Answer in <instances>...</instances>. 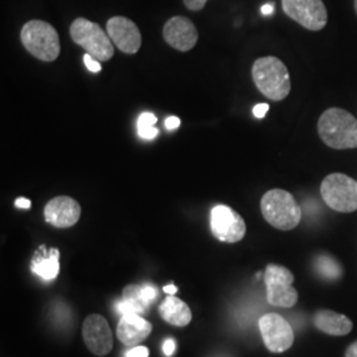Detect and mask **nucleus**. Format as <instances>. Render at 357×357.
<instances>
[{
  "instance_id": "nucleus-24",
  "label": "nucleus",
  "mask_w": 357,
  "mask_h": 357,
  "mask_svg": "<svg viewBox=\"0 0 357 357\" xmlns=\"http://www.w3.org/2000/svg\"><path fill=\"white\" fill-rule=\"evenodd\" d=\"M142 287H143V294L147 298V301L150 303H153V301L158 298V289L151 283H143Z\"/></svg>"
},
{
  "instance_id": "nucleus-19",
  "label": "nucleus",
  "mask_w": 357,
  "mask_h": 357,
  "mask_svg": "<svg viewBox=\"0 0 357 357\" xmlns=\"http://www.w3.org/2000/svg\"><path fill=\"white\" fill-rule=\"evenodd\" d=\"M314 321L317 328H319L320 331L333 335V336H343L352 330L351 320L348 319L345 315L337 314L330 310L318 311Z\"/></svg>"
},
{
  "instance_id": "nucleus-18",
  "label": "nucleus",
  "mask_w": 357,
  "mask_h": 357,
  "mask_svg": "<svg viewBox=\"0 0 357 357\" xmlns=\"http://www.w3.org/2000/svg\"><path fill=\"white\" fill-rule=\"evenodd\" d=\"M159 314L165 321L175 327H185L192 320L191 308L175 295H167L159 307Z\"/></svg>"
},
{
  "instance_id": "nucleus-31",
  "label": "nucleus",
  "mask_w": 357,
  "mask_h": 357,
  "mask_svg": "<svg viewBox=\"0 0 357 357\" xmlns=\"http://www.w3.org/2000/svg\"><path fill=\"white\" fill-rule=\"evenodd\" d=\"M261 13H262V15H265V16L271 15V13H274V4H273V3H268V4L262 6V8H261Z\"/></svg>"
},
{
  "instance_id": "nucleus-30",
  "label": "nucleus",
  "mask_w": 357,
  "mask_h": 357,
  "mask_svg": "<svg viewBox=\"0 0 357 357\" xmlns=\"http://www.w3.org/2000/svg\"><path fill=\"white\" fill-rule=\"evenodd\" d=\"M345 357H357V342L349 345V348L345 352Z\"/></svg>"
},
{
  "instance_id": "nucleus-15",
  "label": "nucleus",
  "mask_w": 357,
  "mask_h": 357,
  "mask_svg": "<svg viewBox=\"0 0 357 357\" xmlns=\"http://www.w3.org/2000/svg\"><path fill=\"white\" fill-rule=\"evenodd\" d=\"M153 331V326L138 314L123 315L116 327V336L128 347L142 344Z\"/></svg>"
},
{
  "instance_id": "nucleus-10",
  "label": "nucleus",
  "mask_w": 357,
  "mask_h": 357,
  "mask_svg": "<svg viewBox=\"0 0 357 357\" xmlns=\"http://www.w3.org/2000/svg\"><path fill=\"white\" fill-rule=\"evenodd\" d=\"M258 327L262 335L264 343L270 352L282 354L294 343V330L290 323L278 314H266L259 321Z\"/></svg>"
},
{
  "instance_id": "nucleus-14",
  "label": "nucleus",
  "mask_w": 357,
  "mask_h": 357,
  "mask_svg": "<svg viewBox=\"0 0 357 357\" xmlns=\"http://www.w3.org/2000/svg\"><path fill=\"white\" fill-rule=\"evenodd\" d=\"M44 217L45 221L54 228H70L76 225L81 217V206L69 196H57L45 205Z\"/></svg>"
},
{
  "instance_id": "nucleus-27",
  "label": "nucleus",
  "mask_w": 357,
  "mask_h": 357,
  "mask_svg": "<svg viewBox=\"0 0 357 357\" xmlns=\"http://www.w3.org/2000/svg\"><path fill=\"white\" fill-rule=\"evenodd\" d=\"M268 103H258V105H255V107H253V114L258 119H262L265 115L268 114Z\"/></svg>"
},
{
  "instance_id": "nucleus-16",
  "label": "nucleus",
  "mask_w": 357,
  "mask_h": 357,
  "mask_svg": "<svg viewBox=\"0 0 357 357\" xmlns=\"http://www.w3.org/2000/svg\"><path fill=\"white\" fill-rule=\"evenodd\" d=\"M31 270L43 281L56 280L60 273V250L52 248L48 252L47 246L41 245L31 262Z\"/></svg>"
},
{
  "instance_id": "nucleus-20",
  "label": "nucleus",
  "mask_w": 357,
  "mask_h": 357,
  "mask_svg": "<svg viewBox=\"0 0 357 357\" xmlns=\"http://www.w3.org/2000/svg\"><path fill=\"white\" fill-rule=\"evenodd\" d=\"M156 122H158V118L153 113L146 112L139 115L137 128H138V134L142 139L153 141V138H156V135L159 132V130L155 128Z\"/></svg>"
},
{
  "instance_id": "nucleus-3",
  "label": "nucleus",
  "mask_w": 357,
  "mask_h": 357,
  "mask_svg": "<svg viewBox=\"0 0 357 357\" xmlns=\"http://www.w3.org/2000/svg\"><path fill=\"white\" fill-rule=\"evenodd\" d=\"M261 212L275 229L291 230L302 220V209L290 192L270 190L261 199Z\"/></svg>"
},
{
  "instance_id": "nucleus-9",
  "label": "nucleus",
  "mask_w": 357,
  "mask_h": 357,
  "mask_svg": "<svg viewBox=\"0 0 357 357\" xmlns=\"http://www.w3.org/2000/svg\"><path fill=\"white\" fill-rule=\"evenodd\" d=\"M284 13L308 31H320L327 26L328 13L321 0H282Z\"/></svg>"
},
{
  "instance_id": "nucleus-32",
  "label": "nucleus",
  "mask_w": 357,
  "mask_h": 357,
  "mask_svg": "<svg viewBox=\"0 0 357 357\" xmlns=\"http://www.w3.org/2000/svg\"><path fill=\"white\" fill-rule=\"evenodd\" d=\"M165 293L168 295H174V294L178 293V287L175 284H168L165 287Z\"/></svg>"
},
{
  "instance_id": "nucleus-21",
  "label": "nucleus",
  "mask_w": 357,
  "mask_h": 357,
  "mask_svg": "<svg viewBox=\"0 0 357 357\" xmlns=\"http://www.w3.org/2000/svg\"><path fill=\"white\" fill-rule=\"evenodd\" d=\"M317 270L320 275H323L327 280H337L342 275L340 265L328 255H320L317 259Z\"/></svg>"
},
{
  "instance_id": "nucleus-22",
  "label": "nucleus",
  "mask_w": 357,
  "mask_h": 357,
  "mask_svg": "<svg viewBox=\"0 0 357 357\" xmlns=\"http://www.w3.org/2000/svg\"><path fill=\"white\" fill-rule=\"evenodd\" d=\"M84 63L86 65V68L89 69L91 73H100L101 70H102V66H101V63L98 61V60H96L94 57H91L89 53H86V54H84Z\"/></svg>"
},
{
  "instance_id": "nucleus-8",
  "label": "nucleus",
  "mask_w": 357,
  "mask_h": 357,
  "mask_svg": "<svg viewBox=\"0 0 357 357\" xmlns=\"http://www.w3.org/2000/svg\"><path fill=\"white\" fill-rule=\"evenodd\" d=\"M211 230L221 243H238L246 234V224L241 215L233 208L216 205L211 211Z\"/></svg>"
},
{
  "instance_id": "nucleus-12",
  "label": "nucleus",
  "mask_w": 357,
  "mask_h": 357,
  "mask_svg": "<svg viewBox=\"0 0 357 357\" xmlns=\"http://www.w3.org/2000/svg\"><path fill=\"white\" fill-rule=\"evenodd\" d=\"M82 336L86 347L97 356H106L113 348V333L107 320L91 314L82 324Z\"/></svg>"
},
{
  "instance_id": "nucleus-4",
  "label": "nucleus",
  "mask_w": 357,
  "mask_h": 357,
  "mask_svg": "<svg viewBox=\"0 0 357 357\" xmlns=\"http://www.w3.org/2000/svg\"><path fill=\"white\" fill-rule=\"evenodd\" d=\"M20 40L26 52L44 63L54 61L61 53L60 38L56 28L43 20H31L26 23L22 28Z\"/></svg>"
},
{
  "instance_id": "nucleus-2",
  "label": "nucleus",
  "mask_w": 357,
  "mask_h": 357,
  "mask_svg": "<svg viewBox=\"0 0 357 357\" xmlns=\"http://www.w3.org/2000/svg\"><path fill=\"white\" fill-rule=\"evenodd\" d=\"M252 77L257 89L271 101H282L290 94V73L278 57L257 59L252 66Z\"/></svg>"
},
{
  "instance_id": "nucleus-26",
  "label": "nucleus",
  "mask_w": 357,
  "mask_h": 357,
  "mask_svg": "<svg viewBox=\"0 0 357 357\" xmlns=\"http://www.w3.org/2000/svg\"><path fill=\"white\" fill-rule=\"evenodd\" d=\"M176 351V342L172 337H168L163 343V352L167 357H171Z\"/></svg>"
},
{
  "instance_id": "nucleus-11",
  "label": "nucleus",
  "mask_w": 357,
  "mask_h": 357,
  "mask_svg": "<svg viewBox=\"0 0 357 357\" xmlns=\"http://www.w3.org/2000/svg\"><path fill=\"white\" fill-rule=\"evenodd\" d=\"M106 32L119 51L126 54H135L141 50V31L128 17L114 16L109 19L106 24Z\"/></svg>"
},
{
  "instance_id": "nucleus-1",
  "label": "nucleus",
  "mask_w": 357,
  "mask_h": 357,
  "mask_svg": "<svg viewBox=\"0 0 357 357\" xmlns=\"http://www.w3.org/2000/svg\"><path fill=\"white\" fill-rule=\"evenodd\" d=\"M320 139L333 150L357 147V119L344 109L332 107L318 121Z\"/></svg>"
},
{
  "instance_id": "nucleus-23",
  "label": "nucleus",
  "mask_w": 357,
  "mask_h": 357,
  "mask_svg": "<svg viewBox=\"0 0 357 357\" xmlns=\"http://www.w3.org/2000/svg\"><path fill=\"white\" fill-rule=\"evenodd\" d=\"M149 355H150V352H149L147 347L137 345V347L130 348L128 351H126L125 357H149Z\"/></svg>"
},
{
  "instance_id": "nucleus-5",
  "label": "nucleus",
  "mask_w": 357,
  "mask_h": 357,
  "mask_svg": "<svg viewBox=\"0 0 357 357\" xmlns=\"http://www.w3.org/2000/svg\"><path fill=\"white\" fill-rule=\"evenodd\" d=\"M70 38L91 57L101 61H109L114 56V45L110 36L101 26L85 17H77L69 28Z\"/></svg>"
},
{
  "instance_id": "nucleus-28",
  "label": "nucleus",
  "mask_w": 357,
  "mask_h": 357,
  "mask_svg": "<svg viewBox=\"0 0 357 357\" xmlns=\"http://www.w3.org/2000/svg\"><path fill=\"white\" fill-rule=\"evenodd\" d=\"M165 126H166L168 131H172V130H176L180 126V119L178 116H168L165 121Z\"/></svg>"
},
{
  "instance_id": "nucleus-7",
  "label": "nucleus",
  "mask_w": 357,
  "mask_h": 357,
  "mask_svg": "<svg viewBox=\"0 0 357 357\" xmlns=\"http://www.w3.org/2000/svg\"><path fill=\"white\" fill-rule=\"evenodd\" d=\"M266 299L271 306L293 307L298 302L293 273L284 266L268 265L265 271Z\"/></svg>"
},
{
  "instance_id": "nucleus-29",
  "label": "nucleus",
  "mask_w": 357,
  "mask_h": 357,
  "mask_svg": "<svg viewBox=\"0 0 357 357\" xmlns=\"http://www.w3.org/2000/svg\"><path fill=\"white\" fill-rule=\"evenodd\" d=\"M31 200H28L26 197H19V199H16V202H15V206L16 208H20V209H29L31 208Z\"/></svg>"
},
{
  "instance_id": "nucleus-25",
  "label": "nucleus",
  "mask_w": 357,
  "mask_h": 357,
  "mask_svg": "<svg viewBox=\"0 0 357 357\" xmlns=\"http://www.w3.org/2000/svg\"><path fill=\"white\" fill-rule=\"evenodd\" d=\"M184 1V6L190 10V11H200L203 10L208 0H183Z\"/></svg>"
},
{
  "instance_id": "nucleus-33",
  "label": "nucleus",
  "mask_w": 357,
  "mask_h": 357,
  "mask_svg": "<svg viewBox=\"0 0 357 357\" xmlns=\"http://www.w3.org/2000/svg\"><path fill=\"white\" fill-rule=\"evenodd\" d=\"M355 11H356L357 13V0H355Z\"/></svg>"
},
{
  "instance_id": "nucleus-17",
  "label": "nucleus",
  "mask_w": 357,
  "mask_h": 357,
  "mask_svg": "<svg viewBox=\"0 0 357 357\" xmlns=\"http://www.w3.org/2000/svg\"><path fill=\"white\" fill-rule=\"evenodd\" d=\"M151 303L143 294L142 284H128L123 289L122 299L115 303V311L123 317L128 314L144 315Z\"/></svg>"
},
{
  "instance_id": "nucleus-13",
  "label": "nucleus",
  "mask_w": 357,
  "mask_h": 357,
  "mask_svg": "<svg viewBox=\"0 0 357 357\" xmlns=\"http://www.w3.org/2000/svg\"><path fill=\"white\" fill-rule=\"evenodd\" d=\"M163 38L176 51L188 52L196 45L199 32L188 17L174 16L163 26Z\"/></svg>"
},
{
  "instance_id": "nucleus-6",
  "label": "nucleus",
  "mask_w": 357,
  "mask_h": 357,
  "mask_svg": "<svg viewBox=\"0 0 357 357\" xmlns=\"http://www.w3.org/2000/svg\"><path fill=\"white\" fill-rule=\"evenodd\" d=\"M320 193L324 203L342 213L357 209V181L344 174H331L321 181Z\"/></svg>"
}]
</instances>
